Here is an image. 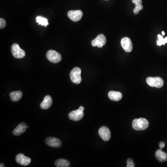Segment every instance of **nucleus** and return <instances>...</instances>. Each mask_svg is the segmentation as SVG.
Wrapping results in <instances>:
<instances>
[{"label":"nucleus","mask_w":167,"mask_h":167,"mask_svg":"<svg viewBox=\"0 0 167 167\" xmlns=\"http://www.w3.org/2000/svg\"><path fill=\"white\" fill-rule=\"evenodd\" d=\"M52 104V100L51 97L49 95L45 96L43 101L42 102L40 105L42 109H48L51 107Z\"/></svg>","instance_id":"13"},{"label":"nucleus","mask_w":167,"mask_h":167,"mask_svg":"<svg viewBox=\"0 0 167 167\" xmlns=\"http://www.w3.org/2000/svg\"><path fill=\"white\" fill-rule=\"evenodd\" d=\"M99 134L101 138L105 141H109L111 137L110 130L106 126L100 128L99 130Z\"/></svg>","instance_id":"11"},{"label":"nucleus","mask_w":167,"mask_h":167,"mask_svg":"<svg viewBox=\"0 0 167 167\" xmlns=\"http://www.w3.org/2000/svg\"><path fill=\"white\" fill-rule=\"evenodd\" d=\"M0 167H5L4 165L3 164H2V163H1V165H0Z\"/></svg>","instance_id":"27"},{"label":"nucleus","mask_w":167,"mask_h":167,"mask_svg":"<svg viewBox=\"0 0 167 167\" xmlns=\"http://www.w3.org/2000/svg\"><path fill=\"white\" fill-rule=\"evenodd\" d=\"M155 155L156 159L159 162H164L167 161V154L163 151L162 149L158 150L156 151Z\"/></svg>","instance_id":"16"},{"label":"nucleus","mask_w":167,"mask_h":167,"mask_svg":"<svg viewBox=\"0 0 167 167\" xmlns=\"http://www.w3.org/2000/svg\"><path fill=\"white\" fill-rule=\"evenodd\" d=\"M108 97L111 100L114 101H119L122 99L123 96L121 92L119 91H109L108 93Z\"/></svg>","instance_id":"15"},{"label":"nucleus","mask_w":167,"mask_h":167,"mask_svg":"<svg viewBox=\"0 0 167 167\" xmlns=\"http://www.w3.org/2000/svg\"><path fill=\"white\" fill-rule=\"evenodd\" d=\"M46 144L47 145L53 148L61 147L62 145V143L61 140L55 137H47L46 139Z\"/></svg>","instance_id":"12"},{"label":"nucleus","mask_w":167,"mask_h":167,"mask_svg":"<svg viewBox=\"0 0 167 167\" xmlns=\"http://www.w3.org/2000/svg\"><path fill=\"white\" fill-rule=\"evenodd\" d=\"M81 73V70L79 67L74 68L71 70L70 74V77L72 83L76 84L81 83L82 81Z\"/></svg>","instance_id":"2"},{"label":"nucleus","mask_w":167,"mask_h":167,"mask_svg":"<svg viewBox=\"0 0 167 167\" xmlns=\"http://www.w3.org/2000/svg\"><path fill=\"white\" fill-rule=\"evenodd\" d=\"M55 166L58 167H69L70 163L68 160L64 159H60L56 160L55 163Z\"/></svg>","instance_id":"18"},{"label":"nucleus","mask_w":167,"mask_h":167,"mask_svg":"<svg viewBox=\"0 0 167 167\" xmlns=\"http://www.w3.org/2000/svg\"><path fill=\"white\" fill-rule=\"evenodd\" d=\"M158 37V40L157 41V46H161L162 45H165L166 43H167V37L165 38H163V36L160 35V34H158L157 35Z\"/></svg>","instance_id":"20"},{"label":"nucleus","mask_w":167,"mask_h":167,"mask_svg":"<svg viewBox=\"0 0 167 167\" xmlns=\"http://www.w3.org/2000/svg\"><path fill=\"white\" fill-rule=\"evenodd\" d=\"M149 123L145 118L135 119L132 122V127L136 130H143L148 128Z\"/></svg>","instance_id":"1"},{"label":"nucleus","mask_w":167,"mask_h":167,"mask_svg":"<svg viewBox=\"0 0 167 167\" xmlns=\"http://www.w3.org/2000/svg\"><path fill=\"white\" fill-rule=\"evenodd\" d=\"M9 96L13 102H17L22 99V93L20 91H13L10 93Z\"/></svg>","instance_id":"17"},{"label":"nucleus","mask_w":167,"mask_h":167,"mask_svg":"<svg viewBox=\"0 0 167 167\" xmlns=\"http://www.w3.org/2000/svg\"><path fill=\"white\" fill-rule=\"evenodd\" d=\"M135 165L134 163L133 160L131 158H129L127 160V167H134Z\"/></svg>","instance_id":"21"},{"label":"nucleus","mask_w":167,"mask_h":167,"mask_svg":"<svg viewBox=\"0 0 167 167\" xmlns=\"http://www.w3.org/2000/svg\"><path fill=\"white\" fill-rule=\"evenodd\" d=\"M11 52L12 55L17 59H22L25 56V52L23 49H21L19 45L15 43L11 47Z\"/></svg>","instance_id":"6"},{"label":"nucleus","mask_w":167,"mask_h":167,"mask_svg":"<svg viewBox=\"0 0 167 167\" xmlns=\"http://www.w3.org/2000/svg\"><path fill=\"white\" fill-rule=\"evenodd\" d=\"M84 110H85V108H84V107L80 106L79 109L73 111L69 114V118L71 120H73V121H80L84 117Z\"/></svg>","instance_id":"5"},{"label":"nucleus","mask_w":167,"mask_h":167,"mask_svg":"<svg viewBox=\"0 0 167 167\" xmlns=\"http://www.w3.org/2000/svg\"><path fill=\"white\" fill-rule=\"evenodd\" d=\"M146 82L151 87L160 88L164 85L163 79L160 77H148L147 78Z\"/></svg>","instance_id":"3"},{"label":"nucleus","mask_w":167,"mask_h":167,"mask_svg":"<svg viewBox=\"0 0 167 167\" xmlns=\"http://www.w3.org/2000/svg\"><path fill=\"white\" fill-rule=\"evenodd\" d=\"M165 143L164 142H160V144H159V147H160V149H162L164 148L165 147Z\"/></svg>","instance_id":"25"},{"label":"nucleus","mask_w":167,"mask_h":167,"mask_svg":"<svg viewBox=\"0 0 167 167\" xmlns=\"http://www.w3.org/2000/svg\"><path fill=\"white\" fill-rule=\"evenodd\" d=\"M134 13L135 15H137L139 13V10L138 9H137V8H135L133 10Z\"/></svg>","instance_id":"26"},{"label":"nucleus","mask_w":167,"mask_h":167,"mask_svg":"<svg viewBox=\"0 0 167 167\" xmlns=\"http://www.w3.org/2000/svg\"><path fill=\"white\" fill-rule=\"evenodd\" d=\"M106 1H108V0H106Z\"/></svg>","instance_id":"29"},{"label":"nucleus","mask_w":167,"mask_h":167,"mask_svg":"<svg viewBox=\"0 0 167 167\" xmlns=\"http://www.w3.org/2000/svg\"><path fill=\"white\" fill-rule=\"evenodd\" d=\"M6 22L5 20L1 18L0 19V28L1 29L3 28L6 26Z\"/></svg>","instance_id":"22"},{"label":"nucleus","mask_w":167,"mask_h":167,"mask_svg":"<svg viewBox=\"0 0 167 167\" xmlns=\"http://www.w3.org/2000/svg\"><path fill=\"white\" fill-rule=\"evenodd\" d=\"M135 8H137L139 11H140V10H142L143 9V6L142 5V4L139 5L135 6Z\"/></svg>","instance_id":"24"},{"label":"nucleus","mask_w":167,"mask_h":167,"mask_svg":"<svg viewBox=\"0 0 167 167\" xmlns=\"http://www.w3.org/2000/svg\"><path fill=\"white\" fill-rule=\"evenodd\" d=\"M106 43V36L103 34H99L97 37L91 42V45L93 47H98L99 48L103 47Z\"/></svg>","instance_id":"7"},{"label":"nucleus","mask_w":167,"mask_h":167,"mask_svg":"<svg viewBox=\"0 0 167 167\" xmlns=\"http://www.w3.org/2000/svg\"><path fill=\"white\" fill-rule=\"evenodd\" d=\"M162 34H163V36H164V35H165V32H164V31H163V32H162Z\"/></svg>","instance_id":"28"},{"label":"nucleus","mask_w":167,"mask_h":167,"mask_svg":"<svg viewBox=\"0 0 167 167\" xmlns=\"http://www.w3.org/2000/svg\"><path fill=\"white\" fill-rule=\"evenodd\" d=\"M47 58L51 62L57 63L61 61L62 57L61 54L55 50L48 51L46 54Z\"/></svg>","instance_id":"4"},{"label":"nucleus","mask_w":167,"mask_h":167,"mask_svg":"<svg viewBox=\"0 0 167 167\" xmlns=\"http://www.w3.org/2000/svg\"><path fill=\"white\" fill-rule=\"evenodd\" d=\"M36 22L38 23V24L41 25L42 26H44L47 27L49 23L48 22V20L44 17L38 16L36 18Z\"/></svg>","instance_id":"19"},{"label":"nucleus","mask_w":167,"mask_h":167,"mask_svg":"<svg viewBox=\"0 0 167 167\" xmlns=\"http://www.w3.org/2000/svg\"><path fill=\"white\" fill-rule=\"evenodd\" d=\"M27 128H28V126L25 123H21L13 130V134L15 135H20L23 133Z\"/></svg>","instance_id":"14"},{"label":"nucleus","mask_w":167,"mask_h":167,"mask_svg":"<svg viewBox=\"0 0 167 167\" xmlns=\"http://www.w3.org/2000/svg\"><path fill=\"white\" fill-rule=\"evenodd\" d=\"M122 47L126 52H130L133 49V45L131 40L128 37L123 38L121 41Z\"/></svg>","instance_id":"9"},{"label":"nucleus","mask_w":167,"mask_h":167,"mask_svg":"<svg viewBox=\"0 0 167 167\" xmlns=\"http://www.w3.org/2000/svg\"><path fill=\"white\" fill-rule=\"evenodd\" d=\"M132 2L135 4V6L139 5L142 3V0H132Z\"/></svg>","instance_id":"23"},{"label":"nucleus","mask_w":167,"mask_h":167,"mask_svg":"<svg viewBox=\"0 0 167 167\" xmlns=\"http://www.w3.org/2000/svg\"><path fill=\"white\" fill-rule=\"evenodd\" d=\"M16 161L19 165L22 166H27L30 164L31 159L28 157H27L23 154H19L17 155L16 158Z\"/></svg>","instance_id":"10"},{"label":"nucleus","mask_w":167,"mask_h":167,"mask_svg":"<svg viewBox=\"0 0 167 167\" xmlns=\"http://www.w3.org/2000/svg\"><path fill=\"white\" fill-rule=\"evenodd\" d=\"M82 11L80 10H71L67 13V16L70 20L74 22L80 21L83 17Z\"/></svg>","instance_id":"8"}]
</instances>
